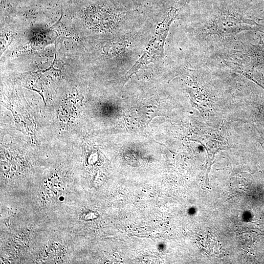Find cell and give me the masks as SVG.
<instances>
[{"label":"cell","instance_id":"cell-1","mask_svg":"<svg viewBox=\"0 0 264 264\" xmlns=\"http://www.w3.org/2000/svg\"><path fill=\"white\" fill-rule=\"evenodd\" d=\"M177 15V10L172 8L159 24L143 54L132 67L126 73L123 79L126 83L131 76L139 69L151 63H155L163 58L164 45L171 24Z\"/></svg>","mask_w":264,"mask_h":264}]
</instances>
